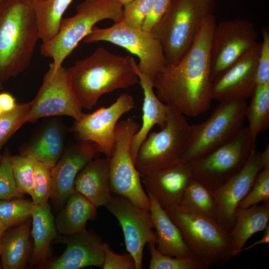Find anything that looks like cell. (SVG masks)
I'll return each instance as SVG.
<instances>
[{"instance_id": "cell-1", "label": "cell", "mask_w": 269, "mask_h": 269, "mask_svg": "<svg viewBox=\"0 0 269 269\" xmlns=\"http://www.w3.org/2000/svg\"><path fill=\"white\" fill-rule=\"evenodd\" d=\"M216 24L215 17L211 14L184 55L177 63L166 65L153 79L159 100L184 116L196 117L211 107L213 79L210 49Z\"/></svg>"}, {"instance_id": "cell-2", "label": "cell", "mask_w": 269, "mask_h": 269, "mask_svg": "<svg viewBox=\"0 0 269 269\" xmlns=\"http://www.w3.org/2000/svg\"><path fill=\"white\" fill-rule=\"evenodd\" d=\"M132 57L115 55L100 47L67 69L81 107L91 110L102 95L138 83Z\"/></svg>"}, {"instance_id": "cell-3", "label": "cell", "mask_w": 269, "mask_h": 269, "mask_svg": "<svg viewBox=\"0 0 269 269\" xmlns=\"http://www.w3.org/2000/svg\"><path fill=\"white\" fill-rule=\"evenodd\" d=\"M39 39L32 0L0 1V81L27 68Z\"/></svg>"}, {"instance_id": "cell-4", "label": "cell", "mask_w": 269, "mask_h": 269, "mask_svg": "<svg viewBox=\"0 0 269 269\" xmlns=\"http://www.w3.org/2000/svg\"><path fill=\"white\" fill-rule=\"evenodd\" d=\"M164 209L178 228L191 257L207 269L222 265L234 257L230 233L216 220L179 204Z\"/></svg>"}, {"instance_id": "cell-5", "label": "cell", "mask_w": 269, "mask_h": 269, "mask_svg": "<svg viewBox=\"0 0 269 269\" xmlns=\"http://www.w3.org/2000/svg\"><path fill=\"white\" fill-rule=\"evenodd\" d=\"M215 9V0H172L150 30L161 45L167 65L177 63L184 55Z\"/></svg>"}, {"instance_id": "cell-6", "label": "cell", "mask_w": 269, "mask_h": 269, "mask_svg": "<svg viewBox=\"0 0 269 269\" xmlns=\"http://www.w3.org/2000/svg\"><path fill=\"white\" fill-rule=\"evenodd\" d=\"M76 10L74 15L63 18L56 35L41 45V55L53 59L55 71L97 22L106 19L118 22L123 19V6L115 0H84Z\"/></svg>"}, {"instance_id": "cell-7", "label": "cell", "mask_w": 269, "mask_h": 269, "mask_svg": "<svg viewBox=\"0 0 269 269\" xmlns=\"http://www.w3.org/2000/svg\"><path fill=\"white\" fill-rule=\"evenodd\" d=\"M256 144L247 127H243L229 142L186 162L192 178L213 191L242 170L256 150Z\"/></svg>"}, {"instance_id": "cell-8", "label": "cell", "mask_w": 269, "mask_h": 269, "mask_svg": "<svg viewBox=\"0 0 269 269\" xmlns=\"http://www.w3.org/2000/svg\"><path fill=\"white\" fill-rule=\"evenodd\" d=\"M247 107L245 100L220 102L207 120L191 126L182 160L188 162L199 157L233 139L243 128Z\"/></svg>"}, {"instance_id": "cell-9", "label": "cell", "mask_w": 269, "mask_h": 269, "mask_svg": "<svg viewBox=\"0 0 269 269\" xmlns=\"http://www.w3.org/2000/svg\"><path fill=\"white\" fill-rule=\"evenodd\" d=\"M170 107L165 126L150 132L138 150L135 166L141 177L182 159L191 127L185 116Z\"/></svg>"}, {"instance_id": "cell-10", "label": "cell", "mask_w": 269, "mask_h": 269, "mask_svg": "<svg viewBox=\"0 0 269 269\" xmlns=\"http://www.w3.org/2000/svg\"><path fill=\"white\" fill-rule=\"evenodd\" d=\"M140 126L132 117L118 122L115 142L110 161V189L112 194L124 196L135 205L149 211V197L140 182L130 152V142Z\"/></svg>"}, {"instance_id": "cell-11", "label": "cell", "mask_w": 269, "mask_h": 269, "mask_svg": "<svg viewBox=\"0 0 269 269\" xmlns=\"http://www.w3.org/2000/svg\"><path fill=\"white\" fill-rule=\"evenodd\" d=\"M82 41L87 44L106 41L124 47L138 57L139 70L153 80L167 65L161 45L150 31L129 27L122 21L107 28L95 26Z\"/></svg>"}, {"instance_id": "cell-12", "label": "cell", "mask_w": 269, "mask_h": 269, "mask_svg": "<svg viewBox=\"0 0 269 269\" xmlns=\"http://www.w3.org/2000/svg\"><path fill=\"white\" fill-rule=\"evenodd\" d=\"M31 103L27 123L55 116H67L78 121L84 115L71 87L67 69L61 66L55 71L52 62Z\"/></svg>"}, {"instance_id": "cell-13", "label": "cell", "mask_w": 269, "mask_h": 269, "mask_svg": "<svg viewBox=\"0 0 269 269\" xmlns=\"http://www.w3.org/2000/svg\"><path fill=\"white\" fill-rule=\"evenodd\" d=\"M254 24L236 18L216 24L211 44L213 80L235 64L258 43Z\"/></svg>"}, {"instance_id": "cell-14", "label": "cell", "mask_w": 269, "mask_h": 269, "mask_svg": "<svg viewBox=\"0 0 269 269\" xmlns=\"http://www.w3.org/2000/svg\"><path fill=\"white\" fill-rule=\"evenodd\" d=\"M135 108L133 97L128 93H122L110 106L84 114L80 120H75L70 131L79 141H92L96 144L100 153L110 157L115 142V131L119 120Z\"/></svg>"}, {"instance_id": "cell-15", "label": "cell", "mask_w": 269, "mask_h": 269, "mask_svg": "<svg viewBox=\"0 0 269 269\" xmlns=\"http://www.w3.org/2000/svg\"><path fill=\"white\" fill-rule=\"evenodd\" d=\"M106 208L121 225L126 249L134 258L136 269H142L145 245L151 242L156 244L157 241L149 211L135 205L126 197L116 194L112 195Z\"/></svg>"}, {"instance_id": "cell-16", "label": "cell", "mask_w": 269, "mask_h": 269, "mask_svg": "<svg viewBox=\"0 0 269 269\" xmlns=\"http://www.w3.org/2000/svg\"><path fill=\"white\" fill-rule=\"evenodd\" d=\"M269 168L262 152L255 150L245 166L223 185L212 191L216 202V220L225 230L230 232L235 223V212L239 203L251 189L259 173Z\"/></svg>"}, {"instance_id": "cell-17", "label": "cell", "mask_w": 269, "mask_h": 269, "mask_svg": "<svg viewBox=\"0 0 269 269\" xmlns=\"http://www.w3.org/2000/svg\"><path fill=\"white\" fill-rule=\"evenodd\" d=\"M261 43L256 45L213 80L212 97L220 102L246 100L257 86V73Z\"/></svg>"}, {"instance_id": "cell-18", "label": "cell", "mask_w": 269, "mask_h": 269, "mask_svg": "<svg viewBox=\"0 0 269 269\" xmlns=\"http://www.w3.org/2000/svg\"><path fill=\"white\" fill-rule=\"evenodd\" d=\"M52 243L66 245L64 252L41 268L79 269L88 267H102L105 258L104 242L94 231L85 230L70 235L57 237Z\"/></svg>"}, {"instance_id": "cell-19", "label": "cell", "mask_w": 269, "mask_h": 269, "mask_svg": "<svg viewBox=\"0 0 269 269\" xmlns=\"http://www.w3.org/2000/svg\"><path fill=\"white\" fill-rule=\"evenodd\" d=\"M96 143L79 141L65 149L51 170L50 198L59 205H63L74 190V181L79 172L90 161L98 157Z\"/></svg>"}, {"instance_id": "cell-20", "label": "cell", "mask_w": 269, "mask_h": 269, "mask_svg": "<svg viewBox=\"0 0 269 269\" xmlns=\"http://www.w3.org/2000/svg\"><path fill=\"white\" fill-rule=\"evenodd\" d=\"M143 178L147 192L163 208L179 203L193 178L186 162L182 159Z\"/></svg>"}, {"instance_id": "cell-21", "label": "cell", "mask_w": 269, "mask_h": 269, "mask_svg": "<svg viewBox=\"0 0 269 269\" xmlns=\"http://www.w3.org/2000/svg\"><path fill=\"white\" fill-rule=\"evenodd\" d=\"M132 61L144 94L142 125L133 136L130 145L131 156L135 164L139 146L153 127L158 125L162 129L165 126L170 107L163 103L157 97L153 90V80L147 74L139 70L133 57Z\"/></svg>"}, {"instance_id": "cell-22", "label": "cell", "mask_w": 269, "mask_h": 269, "mask_svg": "<svg viewBox=\"0 0 269 269\" xmlns=\"http://www.w3.org/2000/svg\"><path fill=\"white\" fill-rule=\"evenodd\" d=\"M74 190L97 208L106 207L112 198L110 189L109 158L93 159L78 173Z\"/></svg>"}, {"instance_id": "cell-23", "label": "cell", "mask_w": 269, "mask_h": 269, "mask_svg": "<svg viewBox=\"0 0 269 269\" xmlns=\"http://www.w3.org/2000/svg\"><path fill=\"white\" fill-rule=\"evenodd\" d=\"M65 131L62 123L52 120L46 123L19 150L21 155H30L51 170L64 149Z\"/></svg>"}, {"instance_id": "cell-24", "label": "cell", "mask_w": 269, "mask_h": 269, "mask_svg": "<svg viewBox=\"0 0 269 269\" xmlns=\"http://www.w3.org/2000/svg\"><path fill=\"white\" fill-rule=\"evenodd\" d=\"M147 193L150 203L149 212L156 231V249L161 254L171 257H191L178 228L154 197Z\"/></svg>"}, {"instance_id": "cell-25", "label": "cell", "mask_w": 269, "mask_h": 269, "mask_svg": "<svg viewBox=\"0 0 269 269\" xmlns=\"http://www.w3.org/2000/svg\"><path fill=\"white\" fill-rule=\"evenodd\" d=\"M33 243L29 264L41 268L47 262L51 244L57 237L55 221L48 204H34L31 213Z\"/></svg>"}, {"instance_id": "cell-26", "label": "cell", "mask_w": 269, "mask_h": 269, "mask_svg": "<svg viewBox=\"0 0 269 269\" xmlns=\"http://www.w3.org/2000/svg\"><path fill=\"white\" fill-rule=\"evenodd\" d=\"M30 218L5 231L0 255L2 269H23L29 264L32 250L30 240Z\"/></svg>"}, {"instance_id": "cell-27", "label": "cell", "mask_w": 269, "mask_h": 269, "mask_svg": "<svg viewBox=\"0 0 269 269\" xmlns=\"http://www.w3.org/2000/svg\"><path fill=\"white\" fill-rule=\"evenodd\" d=\"M254 205L247 208H237L235 212V223L230 232L234 257L254 234L264 231L269 225V201Z\"/></svg>"}, {"instance_id": "cell-28", "label": "cell", "mask_w": 269, "mask_h": 269, "mask_svg": "<svg viewBox=\"0 0 269 269\" xmlns=\"http://www.w3.org/2000/svg\"><path fill=\"white\" fill-rule=\"evenodd\" d=\"M65 206L55 220L57 233L70 235L86 229L89 220L97 216V208L84 196L74 191L67 198Z\"/></svg>"}, {"instance_id": "cell-29", "label": "cell", "mask_w": 269, "mask_h": 269, "mask_svg": "<svg viewBox=\"0 0 269 269\" xmlns=\"http://www.w3.org/2000/svg\"><path fill=\"white\" fill-rule=\"evenodd\" d=\"M73 0H32L39 39L42 43L57 34L63 15Z\"/></svg>"}, {"instance_id": "cell-30", "label": "cell", "mask_w": 269, "mask_h": 269, "mask_svg": "<svg viewBox=\"0 0 269 269\" xmlns=\"http://www.w3.org/2000/svg\"><path fill=\"white\" fill-rule=\"evenodd\" d=\"M251 98L246 118L249 122V132L256 139L269 127V83L257 85Z\"/></svg>"}, {"instance_id": "cell-31", "label": "cell", "mask_w": 269, "mask_h": 269, "mask_svg": "<svg viewBox=\"0 0 269 269\" xmlns=\"http://www.w3.org/2000/svg\"><path fill=\"white\" fill-rule=\"evenodd\" d=\"M179 204L216 220L217 208L212 191L194 178L186 188Z\"/></svg>"}, {"instance_id": "cell-32", "label": "cell", "mask_w": 269, "mask_h": 269, "mask_svg": "<svg viewBox=\"0 0 269 269\" xmlns=\"http://www.w3.org/2000/svg\"><path fill=\"white\" fill-rule=\"evenodd\" d=\"M33 205L22 198L0 200V225L6 230L30 218Z\"/></svg>"}, {"instance_id": "cell-33", "label": "cell", "mask_w": 269, "mask_h": 269, "mask_svg": "<svg viewBox=\"0 0 269 269\" xmlns=\"http://www.w3.org/2000/svg\"><path fill=\"white\" fill-rule=\"evenodd\" d=\"M14 178L19 191L32 196L35 166L37 159L30 155L11 156Z\"/></svg>"}, {"instance_id": "cell-34", "label": "cell", "mask_w": 269, "mask_h": 269, "mask_svg": "<svg viewBox=\"0 0 269 269\" xmlns=\"http://www.w3.org/2000/svg\"><path fill=\"white\" fill-rule=\"evenodd\" d=\"M31 104V101L17 103L13 110L0 115V149L13 134L27 123Z\"/></svg>"}, {"instance_id": "cell-35", "label": "cell", "mask_w": 269, "mask_h": 269, "mask_svg": "<svg viewBox=\"0 0 269 269\" xmlns=\"http://www.w3.org/2000/svg\"><path fill=\"white\" fill-rule=\"evenodd\" d=\"M147 246L151 256L149 269H207L192 257L180 258L161 254L153 242L148 243Z\"/></svg>"}, {"instance_id": "cell-36", "label": "cell", "mask_w": 269, "mask_h": 269, "mask_svg": "<svg viewBox=\"0 0 269 269\" xmlns=\"http://www.w3.org/2000/svg\"><path fill=\"white\" fill-rule=\"evenodd\" d=\"M51 192V169L43 162L37 160L34 170L32 202L34 204L47 205Z\"/></svg>"}, {"instance_id": "cell-37", "label": "cell", "mask_w": 269, "mask_h": 269, "mask_svg": "<svg viewBox=\"0 0 269 269\" xmlns=\"http://www.w3.org/2000/svg\"><path fill=\"white\" fill-rule=\"evenodd\" d=\"M11 155L8 151L2 155L0 162V200H10L22 198L13 175Z\"/></svg>"}, {"instance_id": "cell-38", "label": "cell", "mask_w": 269, "mask_h": 269, "mask_svg": "<svg viewBox=\"0 0 269 269\" xmlns=\"http://www.w3.org/2000/svg\"><path fill=\"white\" fill-rule=\"evenodd\" d=\"M154 0H134L123 6V22L127 26L141 29Z\"/></svg>"}, {"instance_id": "cell-39", "label": "cell", "mask_w": 269, "mask_h": 269, "mask_svg": "<svg viewBox=\"0 0 269 269\" xmlns=\"http://www.w3.org/2000/svg\"><path fill=\"white\" fill-rule=\"evenodd\" d=\"M267 201H269V168L263 169L259 173L251 189L237 208H247Z\"/></svg>"}, {"instance_id": "cell-40", "label": "cell", "mask_w": 269, "mask_h": 269, "mask_svg": "<svg viewBox=\"0 0 269 269\" xmlns=\"http://www.w3.org/2000/svg\"><path fill=\"white\" fill-rule=\"evenodd\" d=\"M105 254L103 269H136L134 260L130 254L119 255L114 253L107 242L103 243Z\"/></svg>"}, {"instance_id": "cell-41", "label": "cell", "mask_w": 269, "mask_h": 269, "mask_svg": "<svg viewBox=\"0 0 269 269\" xmlns=\"http://www.w3.org/2000/svg\"><path fill=\"white\" fill-rule=\"evenodd\" d=\"M263 40L258 60L257 85L269 83V32L267 28L263 27Z\"/></svg>"}, {"instance_id": "cell-42", "label": "cell", "mask_w": 269, "mask_h": 269, "mask_svg": "<svg viewBox=\"0 0 269 269\" xmlns=\"http://www.w3.org/2000/svg\"><path fill=\"white\" fill-rule=\"evenodd\" d=\"M173 0H154L151 9L145 18L142 29L150 31L167 11Z\"/></svg>"}, {"instance_id": "cell-43", "label": "cell", "mask_w": 269, "mask_h": 269, "mask_svg": "<svg viewBox=\"0 0 269 269\" xmlns=\"http://www.w3.org/2000/svg\"><path fill=\"white\" fill-rule=\"evenodd\" d=\"M16 103L15 99L10 94L7 92L0 93V106L3 112L13 110Z\"/></svg>"}, {"instance_id": "cell-44", "label": "cell", "mask_w": 269, "mask_h": 269, "mask_svg": "<svg viewBox=\"0 0 269 269\" xmlns=\"http://www.w3.org/2000/svg\"><path fill=\"white\" fill-rule=\"evenodd\" d=\"M265 233L263 237L260 239L259 240L255 242L252 245L248 246L247 247L243 248L241 251L240 253L244 251H247L254 248L257 245L261 244H266L269 243V226L268 225L267 228L264 230Z\"/></svg>"}, {"instance_id": "cell-45", "label": "cell", "mask_w": 269, "mask_h": 269, "mask_svg": "<svg viewBox=\"0 0 269 269\" xmlns=\"http://www.w3.org/2000/svg\"><path fill=\"white\" fill-rule=\"evenodd\" d=\"M5 230L2 228V227L0 225V255L1 251V241L2 238L3 236V234Z\"/></svg>"}, {"instance_id": "cell-46", "label": "cell", "mask_w": 269, "mask_h": 269, "mask_svg": "<svg viewBox=\"0 0 269 269\" xmlns=\"http://www.w3.org/2000/svg\"><path fill=\"white\" fill-rule=\"evenodd\" d=\"M117 2L123 5V6L131 1H132L134 0H115Z\"/></svg>"}, {"instance_id": "cell-47", "label": "cell", "mask_w": 269, "mask_h": 269, "mask_svg": "<svg viewBox=\"0 0 269 269\" xmlns=\"http://www.w3.org/2000/svg\"><path fill=\"white\" fill-rule=\"evenodd\" d=\"M3 89V85L2 84V82L0 81V91L2 90Z\"/></svg>"}, {"instance_id": "cell-48", "label": "cell", "mask_w": 269, "mask_h": 269, "mask_svg": "<svg viewBox=\"0 0 269 269\" xmlns=\"http://www.w3.org/2000/svg\"><path fill=\"white\" fill-rule=\"evenodd\" d=\"M2 113H3V112H2V110H1V108H0V115L1 114H2Z\"/></svg>"}, {"instance_id": "cell-49", "label": "cell", "mask_w": 269, "mask_h": 269, "mask_svg": "<svg viewBox=\"0 0 269 269\" xmlns=\"http://www.w3.org/2000/svg\"><path fill=\"white\" fill-rule=\"evenodd\" d=\"M2 155H1V154H0V161H1V159H2Z\"/></svg>"}, {"instance_id": "cell-50", "label": "cell", "mask_w": 269, "mask_h": 269, "mask_svg": "<svg viewBox=\"0 0 269 269\" xmlns=\"http://www.w3.org/2000/svg\"><path fill=\"white\" fill-rule=\"evenodd\" d=\"M1 264H0V269H1Z\"/></svg>"}, {"instance_id": "cell-51", "label": "cell", "mask_w": 269, "mask_h": 269, "mask_svg": "<svg viewBox=\"0 0 269 269\" xmlns=\"http://www.w3.org/2000/svg\"><path fill=\"white\" fill-rule=\"evenodd\" d=\"M1 0H0V1H1Z\"/></svg>"}]
</instances>
